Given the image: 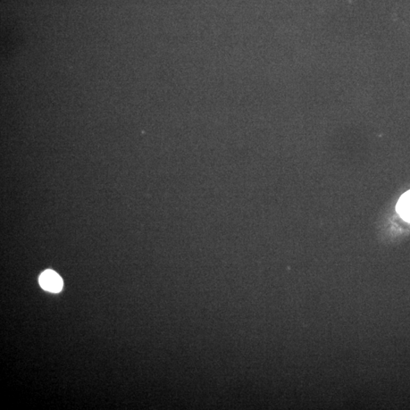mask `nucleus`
I'll list each match as a JSON object with an SVG mask.
<instances>
[{"instance_id": "nucleus-1", "label": "nucleus", "mask_w": 410, "mask_h": 410, "mask_svg": "<svg viewBox=\"0 0 410 410\" xmlns=\"http://www.w3.org/2000/svg\"><path fill=\"white\" fill-rule=\"evenodd\" d=\"M39 282L45 290L58 292L63 289V282L60 275L52 270L45 271L40 275Z\"/></svg>"}, {"instance_id": "nucleus-2", "label": "nucleus", "mask_w": 410, "mask_h": 410, "mask_svg": "<svg viewBox=\"0 0 410 410\" xmlns=\"http://www.w3.org/2000/svg\"><path fill=\"white\" fill-rule=\"evenodd\" d=\"M396 210L405 221L410 223V190L400 197Z\"/></svg>"}]
</instances>
